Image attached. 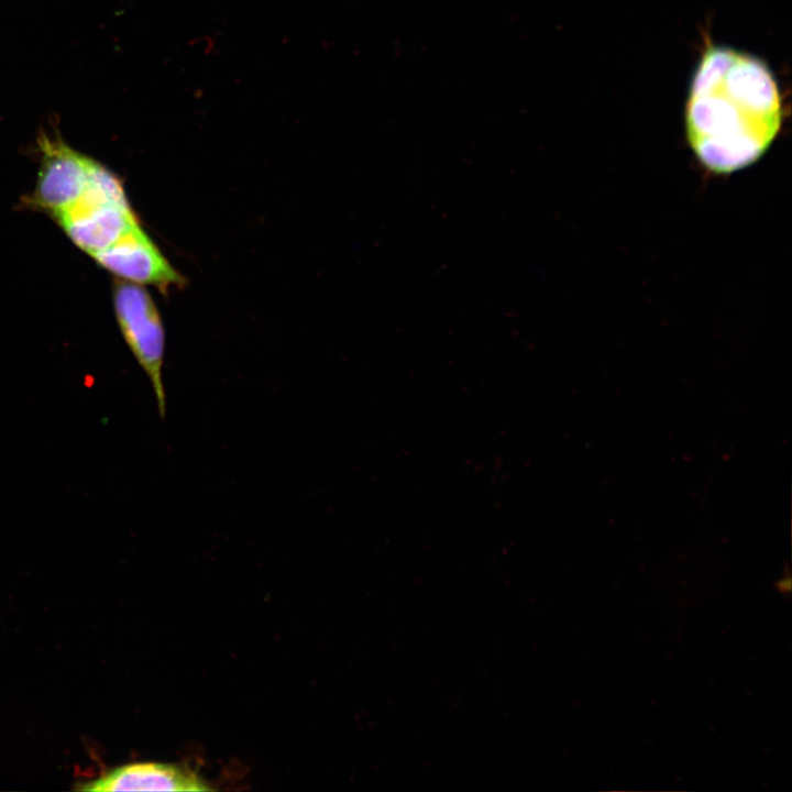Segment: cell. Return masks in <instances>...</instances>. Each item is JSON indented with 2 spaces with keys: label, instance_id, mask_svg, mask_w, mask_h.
<instances>
[{
  "label": "cell",
  "instance_id": "cell-2",
  "mask_svg": "<svg viewBox=\"0 0 792 792\" xmlns=\"http://www.w3.org/2000/svg\"><path fill=\"white\" fill-rule=\"evenodd\" d=\"M54 218L68 238L90 256L139 223L120 179L97 162L78 198Z\"/></svg>",
  "mask_w": 792,
  "mask_h": 792
},
{
  "label": "cell",
  "instance_id": "cell-5",
  "mask_svg": "<svg viewBox=\"0 0 792 792\" xmlns=\"http://www.w3.org/2000/svg\"><path fill=\"white\" fill-rule=\"evenodd\" d=\"M41 151L34 202L54 217L81 194L95 161L50 139L41 141Z\"/></svg>",
  "mask_w": 792,
  "mask_h": 792
},
{
  "label": "cell",
  "instance_id": "cell-1",
  "mask_svg": "<svg viewBox=\"0 0 792 792\" xmlns=\"http://www.w3.org/2000/svg\"><path fill=\"white\" fill-rule=\"evenodd\" d=\"M782 119L780 89L766 63L726 46L704 52L690 86L685 131L705 167L728 174L751 165L771 145Z\"/></svg>",
  "mask_w": 792,
  "mask_h": 792
},
{
  "label": "cell",
  "instance_id": "cell-4",
  "mask_svg": "<svg viewBox=\"0 0 792 792\" xmlns=\"http://www.w3.org/2000/svg\"><path fill=\"white\" fill-rule=\"evenodd\" d=\"M92 257L127 282L148 284L162 290L184 283L151 238L138 223Z\"/></svg>",
  "mask_w": 792,
  "mask_h": 792
},
{
  "label": "cell",
  "instance_id": "cell-6",
  "mask_svg": "<svg viewBox=\"0 0 792 792\" xmlns=\"http://www.w3.org/2000/svg\"><path fill=\"white\" fill-rule=\"evenodd\" d=\"M82 791H209L210 787L185 766L164 762H135L114 768L81 783Z\"/></svg>",
  "mask_w": 792,
  "mask_h": 792
},
{
  "label": "cell",
  "instance_id": "cell-7",
  "mask_svg": "<svg viewBox=\"0 0 792 792\" xmlns=\"http://www.w3.org/2000/svg\"><path fill=\"white\" fill-rule=\"evenodd\" d=\"M778 587L781 592H789L791 588L790 579L781 580L778 584Z\"/></svg>",
  "mask_w": 792,
  "mask_h": 792
},
{
  "label": "cell",
  "instance_id": "cell-3",
  "mask_svg": "<svg viewBox=\"0 0 792 792\" xmlns=\"http://www.w3.org/2000/svg\"><path fill=\"white\" fill-rule=\"evenodd\" d=\"M116 317L131 352L147 375L160 417L166 415L163 383L165 331L160 312L146 289L140 284L120 280L114 286Z\"/></svg>",
  "mask_w": 792,
  "mask_h": 792
}]
</instances>
